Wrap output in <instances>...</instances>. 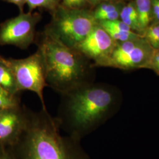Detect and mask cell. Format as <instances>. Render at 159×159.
I'll return each instance as SVG.
<instances>
[{
	"label": "cell",
	"mask_w": 159,
	"mask_h": 159,
	"mask_svg": "<svg viewBox=\"0 0 159 159\" xmlns=\"http://www.w3.org/2000/svg\"><path fill=\"white\" fill-rule=\"evenodd\" d=\"M17 106L14 95L0 87V110L16 109Z\"/></svg>",
	"instance_id": "obj_16"
},
{
	"label": "cell",
	"mask_w": 159,
	"mask_h": 159,
	"mask_svg": "<svg viewBox=\"0 0 159 159\" xmlns=\"http://www.w3.org/2000/svg\"><path fill=\"white\" fill-rule=\"evenodd\" d=\"M21 128V120L16 109L0 110V145L14 142Z\"/></svg>",
	"instance_id": "obj_9"
},
{
	"label": "cell",
	"mask_w": 159,
	"mask_h": 159,
	"mask_svg": "<svg viewBox=\"0 0 159 159\" xmlns=\"http://www.w3.org/2000/svg\"><path fill=\"white\" fill-rule=\"evenodd\" d=\"M87 0H61V6L67 8H84Z\"/></svg>",
	"instance_id": "obj_17"
},
{
	"label": "cell",
	"mask_w": 159,
	"mask_h": 159,
	"mask_svg": "<svg viewBox=\"0 0 159 159\" xmlns=\"http://www.w3.org/2000/svg\"><path fill=\"white\" fill-rule=\"evenodd\" d=\"M148 68L153 70L156 73L159 74V50H156L154 51L153 56Z\"/></svg>",
	"instance_id": "obj_18"
},
{
	"label": "cell",
	"mask_w": 159,
	"mask_h": 159,
	"mask_svg": "<svg viewBox=\"0 0 159 159\" xmlns=\"http://www.w3.org/2000/svg\"><path fill=\"white\" fill-rule=\"evenodd\" d=\"M110 1V0H87L88 4H90L91 6H97L102 2Z\"/></svg>",
	"instance_id": "obj_21"
},
{
	"label": "cell",
	"mask_w": 159,
	"mask_h": 159,
	"mask_svg": "<svg viewBox=\"0 0 159 159\" xmlns=\"http://www.w3.org/2000/svg\"><path fill=\"white\" fill-rule=\"evenodd\" d=\"M123 6L121 3L112 0L102 2L97 6L93 14L97 22L119 20L120 14Z\"/></svg>",
	"instance_id": "obj_10"
},
{
	"label": "cell",
	"mask_w": 159,
	"mask_h": 159,
	"mask_svg": "<svg viewBox=\"0 0 159 159\" xmlns=\"http://www.w3.org/2000/svg\"><path fill=\"white\" fill-rule=\"evenodd\" d=\"M154 51V50L143 36L117 43L102 66L124 70L148 68Z\"/></svg>",
	"instance_id": "obj_6"
},
{
	"label": "cell",
	"mask_w": 159,
	"mask_h": 159,
	"mask_svg": "<svg viewBox=\"0 0 159 159\" xmlns=\"http://www.w3.org/2000/svg\"><path fill=\"white\" fill-rule=\"evenodd\" d=\"M142 36L154 50H159V22L150 24Z\"/></svg>",
	"instance_id": "obj_15"
},
{
	"label": "cell",
	"mask_w": 159,
	"mask_h": 159,
	"mask_svg": "<svg viewBox=\"0 0 159 159\" xmlns=\"http://www.w3.org/2000/svg\"><path fill=\"white\" fill-rule=\"evenodd\" d=\"M48 29L66 45L75 48L98 24L93 12L60 6L52 13Z\"/></svg>",
	"instance_id": "obj_4"
},
{
	"label": "cell",
	"mask_w": 159,
	"mask_h": 159,
	"mask_svg": "<svg viewBox=\"0 0 159 159\" xmlns=\"http://www.w3.org/2000/svg\"><path fill=\"white\" fill-rule=\"evenodd\" d=\"M61 0H26V4L31 12L37 8H44L51 12L55 11L61 5Z\"/></svg>",
	"instance_id": "obj_14"
},
{
	"label": "cell",
	"mask_w": 159,
	"mask_h": 159,
	"mask_svg": "<svg viewBox=\"0 0 159 159\" xmlns=\"http://www.w3.org/2000/svg\"><path fill=\"white\" fill-rule=\"evenodd\" d=\"M156 22H159V0L152 2V23Z\"/></svg>",
	"instance_id": "obj_19"
},
{
	"label": "cell",
	"mask_w": 159,
	"mask_h": 159,
	"mask_svg": "<svg viewBox=\"0 0 159 159\" xmlns=\"http://www.w3.org/2000/svg\"><path fill=\"white\" fill-rule=\"evenodd\" d=\"M113 102V94L106 89L90 87L81 89L71 98V119L77 127L87 128L102 119Z\"/></svg>",
	"instance_id": "obj_3"
},
{
	"label": "cell",
	"mask_w": 159,
	"mask_h": 159,
	"mask_svg": "<svg viewBox=\"0 0 159 159\" xmlns=\"http://www.w3.org/2000/svg\"><path fill=\"white\" fill-rule=\"evenodd\" d=\"M3 1H5L6 2L11 3L17 6L20 10L21 12L23 11V7L26 4V0H3Z\"/></svg>",
	"instance_id": "obj_20"
},
{
	"label": "cell",
	"mask_w": 159,
	"mask_h": 159,
	"mask_svg": "<svg viewBox=\"0 0 159 159\" xmlns=\"http://www.w3.org/2000/svg\"><path fill=\"white\" fill-rule=\"evenodd\" d=\"M119 19L130 28L131 30L134 32L140 33L142 35L143 31L134 2H130L125 6L123 5L120 11Z\"/></svg>",
	"instance_id": "obj_11"
},
{
	"label": "cell",
	"mask_w": 159,
	"mask_h": 159,
	"mask_svg": "<svg viewBox=\"0 0 159 159\" xmlns=\"http://www.w3.org/2000/svg\"><path fill=\"white\" fill-rule=\"evenodd\" d=\"M1 159H15L11 154L8 152L6 150H4V153Z\"/></svg>",
	"instance_id": "obj_22"
},
{
	"label": "cell",
	"mask_w": 159,
	"mask_h": 159,
	"mask_svg": "<svg viewBox=\"0 0 159 159\" xmlns=\"http://www.w3.org/2000/svg\"><path fill=\"white\" fill-rule=\"evenodd\" d=\"M152 0H135L134 2L143 33L152 23Z\"/></svg>",
	"instance_id": "obj_12"
},
{
	"label": "cell",
	"mask_w": 159,
	"mask_h": 159,
	"mask_svg": "<svg viewBox=\"0 0 159 159\" xmlns=\"http://www.w3.org/2000/svg\"><path fill=\"white\" fill-rule=\"evenodd\" d=\"M3 63L11 71L18 91H33L39 97L45 108L43 90L46 85V73L39 51L23 59H5Z\"/></svg>",
	"instance_id": "obj_5"
},
{
	"label": "cell",
	"mask_w": 159,
	"mask_h": 159,
	"mask_svg": "<svg viewBox=\"0 0 159 159\" xmlns=\"http://www.w3.org/2000/svg\"><path fill=\"white\" fill-rule=\"evenodd\" d=\"M40 18L39 13L23 11L17 17L6 20L0 25V45L27 48L34 41L35 27Z\"/></svg>",
	"instance_id": "obj_7"
},
{
	"label": "cell",
	"mask_w": 159,
	"mask_h": 159,
	"mask_svg": "<svg viewBox=\"0 0 159 159\" xmlns=\"http://www.w3.org/2000/svg\"><path fill=\"white\" fill-rule=\"evenodd\" d=\"M27 133L22 159H83L49 125L36 124Z\"/></svg>",
	"instance_id": "obj_2"
},
{
	"label": "cell",
	"mask_w": 159,
	"mask_h": 159,
	"mask_svg": "<svg viewBox=\"0 0 159 159\" xmlns=\"http://www.w3.org/2000/svg\"><path fill=\"white\" fill-rule=\"evenodd\" d=\"M116 43L98 23L85 39L75 47V49L80 54L94 60L98 64L102 66Z\"/></svg>",
	"instance_id": "obj_8"
},
{
	"label": "cell",
	"mask_w": 159,
	"mask_h": 159,
	"mask_svg": "<svg viewBox=\"0 0 159 159\" xmlns=\"http://www.w3.org/2000/svg\"><path fill=\"white\" fill-rule=\"evenodd\" d=\"M4 60H5V58H4L3 57H2V56L0 55V61L2 62V63H4Z\"/></svg>",
	"instance_id": "obj_24"
},
{
	"label": "cell",
	"mask_w": 159,
	"mask_h": 159,
	"mask_svg": "<svg viewBox=\"0 0 159 159\" xmlns=\"http://www.w3.org/2000/svg\"><path fill=\"white\" fill-rule=\"evenodd\" d=\"M0 87L12 94L17 91V85L11 71L4 63L0 61Z\"/></svg>",
	"instance_id": "obj_13"
},
{
	"label": "cell",
	"mask_w": 159,
	"mask_h": 159,
	"mask_svg": "<svg viewBox=\"0 0 159 159\" xmlns=\"http://www.w3.org/2000/svg\"><path fill=\"white\" fill-rule=\"evenodd\" d=\"M46 80L60 89L73 88L84 73L80 53L66 45L48 27L43 34L39 50Z\"/></svg>",
	"instance_id": "obj_1"
},
{
	"label": "cell",
	"mask_w": 159,
	"mask_h": 159,
	"mask_svg": "<svg viewBox=\"0 0 159 159\" xmlns=\"http://www.w3.org/2000/svg\"><path fill=\"white\" fill-rule=\"evenodd\" d=\"M4 149H3L2 146L0 145V159H2V157L3 153H4Z\"/></svg>",
	"instance_id": "obj_23"
}]
</instances>
